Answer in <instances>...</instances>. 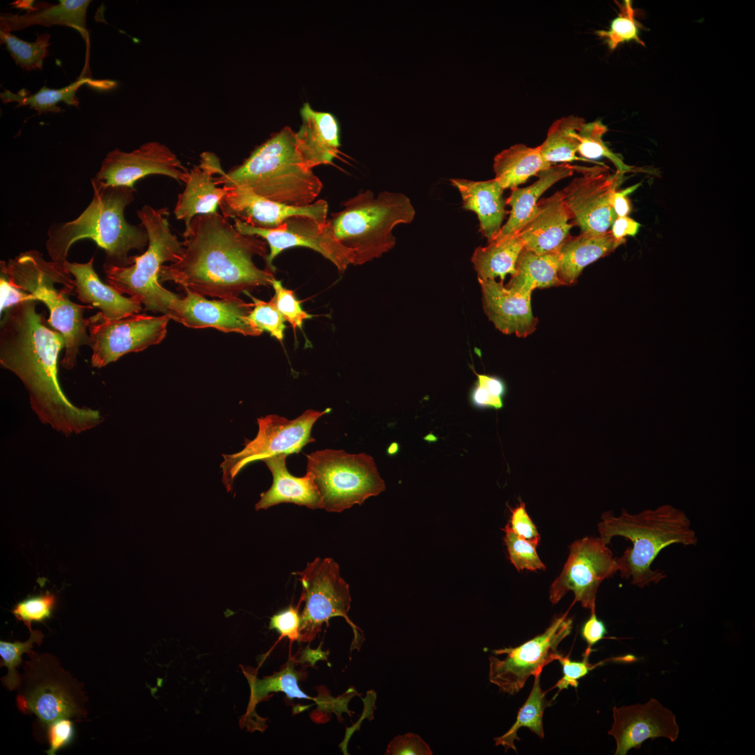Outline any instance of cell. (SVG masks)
Returning <instances> with one entry per match:
<instances>
[{
	"label": "cell",
	"mask_w": 755,
	"mask_h": 755,
	"mask_svg": "<svg viewBox=\"0 0 755 755\" xmlns=\"http://www.w3.org/2000/svg\"><path fill=\"white\" fill-rule=\"evenodd\" d=\"M217 185H236L291 206L315 202L323 185L303 162L295 132L285 127L256 148L243 162L215 177Z\"/></svg>",
	"instance_id": "277c9868"
},
{
	"label": "cell",
	"mask_w": 755,
	"mask_h": 755,
	"mask_svg": "<svg viewBox=\"0 0 755 755\" xmlns=\"http://www.w3.org/2000/svg\"><path fill=\"white\" fill-rule=\"evenodd\" d=\"M624 243L617 240L610 231L570 236L559 250L560 280L564 285H573L587 266L611 254Z\"/></svg>",
	"instance_id": "f546056e"
},
{
	"label": "cell",
	"mask_w": 755,
	"mask_h": 755,
	"mask_svg": "<svg viewBox=\"0 0 755 755\" xmlns=\"http://www.w3.org/2000/svg\"><path fill=\"white\" fill-rule=\"evenodd\" d=\"M1 274L11 285L47 306L49 324L65 339L61 365L65 369H72L76 364L79 348L89 345L87 333L89 319H85L84 312L93 307L80 305L69 299L68 294L75 292V280L65 264L47 261L40 252L31 250L20 253L7 262L1 261Z\"/></svg>",
	"instance_id": "8992f818"
},
{
	"label": "cell",
	"mask_w": 755,
	"mask_h": 755,
	"mask_svg": "<svg viewBox=\"0 0 755 755\" xmlns=\"http://www.w3.org/2000/svg\"><path fill=\"white\" fill-rule=\"evenodd\" d=\"M640 226V223L628 216L617 217L611 226L610 231L617 240L625 243V236H635Z\"/></svg>",
	"instance_id": "9f6ffc18"
},
{
	"label": "cell",
	"mask_w": 755,
	"mask_h": 755,
	"mask_svg": "<svg viewBox=\"0 0 755 755\" xmlns=\"http://www.w3.org/2000/svg\"><path fill=\"white\" fill-rule=\"evenodd\" d=\"M294 666V661L289 659L280 671L262 679L258 678L251 670L242 668L250 688L249 703L243 717L244 725L254 717L261 721L255 712V707L259 703L268 700L271 693L282 692L291 699H312L300 689L299 681L302 673L295 670Z\"/></svg>",
	"instance_id": "d590c367"
},
{
	"label": "cell",
	"mask_w": 755,
	"mask_h": 755,
	"mask_svg": "<svg viewBox=\"0 0 755 755\" xmlns=\"http://www.w3.org/2000/svg\"><path fill=\"white\" fill-rule=\"evenodd\" d=\"M640 184H636L624 189L614 191L611 195L610 203L617 217L627 216L631 211V203L628 195L633 192Z\"/></svg>",
	"instance_id": "6f0895ef"
},
{
	"label": "cell",
	"mask_w": 755,
	"mask_h": 755,
	"mask_svg": "<svg viewBox=\"0 0 755 755\" xmlns=\"http://www.w3.org/2000/svg\"><path fill=\"white\" fill-rule=\"evenodd\" d=\"M28 656L17 689L19 710L35 714L45 727L62 718H85L88 699L83 685L55 656L34 652Z\"/></svg>",
	"instance_id": "9c48e42d"
},
{
	"label": "cell",
	"mask_w": 755,
	"mask_h": 755,
	"mask_svg": "<svg viewBox=\"0 0 755 755\" xmlns=\"http://www.w3.org/2000/svg\"><path fill=\"white\" fill-rule=\"evenodd\" d=\"M180 259L161 268L160 283L171 281L183 289L219 299L271 286L274 273L258 268L254 256L266 258V242L239 232L223 215H199L184 231Z\"/></svg>",
	"instance_id": "7a4b0ae2"
},
{
	"label": "cell",
	"mask_w": 755,
	"mask_h": 755,
	"mask_svg": "<svg viewBox=\"0 0 755 755\" xmlns=\"http://www.w3.org/2000/svg\"><path fill=\"white\" fill-rule=\"evenodd\" d=\"M243 294L248 296L253 303L252 309L247 317L251 325L261 333L267 331L281 342L287 328L286 321L274 303L271 300L264 301L255 298L249 292Z\"/></svg>",
	"instance_id": "7bdbcfd3"
},
{
	"label": "cell",
	"mask_w": 755,
	"mask_h": 755,
	"mask_svg": "<svg viewBox=\"0 0 755 755\" xmlns=\"http://www.w3.org/2000/svg\"><path fill=\"white\" fill-rule=\"evenodd\" d=\"M47 728L48 755H55L58 750L68 745L74 735L73 724L69 718L57 719L48 725Z\"/></svg>",
	"instance_id": "f5cc1de1"
},
{
	"label": "cell",
	"mask_w": 755,
	"mask_h": 755,
	"mask_svg": "<svg viewBox=\"0 0 755 755\" xmlns=\"http://www.w3.org/2000/svg\"><path fill=\"white\" fill-rule=\"evenodd\" d=\"M541 673L534 676L535 680L531 691L524 704L519 709L515 724L505 734L494 738L496 746L501 745L505 752L510 749L517 752L515 741L520 740L517 731L522 727L528 728L540 738L545 737L543 714L546 707L552 705L553 700L550 701L546 700L545 696L547 691H543L541 689L540 680Z\"/></svg>",
	"instance_id": "74e56055"
},
{
	"label": "cell",
	"mask_w": 755,
	"mask_h": 755,
	"mask_svg": "<svg viewBox=\"0 0 755 755\" xmlns=\"http://www.w3.org/2000/svg\"><path fill=\"white\" fill-rule=\"evenodd\" d=\"M607 630L605 623L598 619L596 612L591 611L589 618L583 624L581 628L582 638L587 644L588 649H592L601 640L605 638Z\"/></svg>",
	"instance_id": "11a10c76"
},
{
	"label": "cell",
	"mask_w": 755,
	"mask_h": 755,
	"mask_svg": "<svg viewBox=\"0 0 755 755\" xmlns=\"http://www.w3.org/2000/svg\"><path fill=\"white\" fill-rule=\"evenodd\" d=\"M343 209L327 221L340 244L352 255V265H362L380 257L396 244L394 227L410 223L415 210L410 199L399 192H382L376 196L367 189L342 203Z\"/></svg>",
	"instance_id": "52a82bcc"
},
{
	"label": "cell",
	"mask_w": 755,
	"mask_h": 755,
	"mask_svg": "<svg viewBox=\"0 0 755 755\" xmlns=\"http://www.w3.org/2000/svg\"><path fill=\"white\" fill-rule=\"evenodd\" d=\"M50 34L38 35L34 42L23 41L10 32L0 31L1 44L6 50L15 64L25 71L42 70L45 58L48 55Z\"/></svg>",
	"instance_id": "f35d334b"
},
{
	"label": "cell",
	"mask_w": 755,
	"mask_h": 755,
	"mask_svg": "<svg viewBox=\"0 0 755 755\" xmlns=\"http://www.w3.org/2000/svg\"><path fill=\"white\" fill-rule=\"evenodd\" d=\"M477 381L470 393L471 405L480 410H500L504 406L505 382L500 378L476 372Z\"/></svg>",
	"instance_id": "f6af8a7d"
},
{
	"label": "cell",
	"mask_w": 755,
	"mask_h": 755,
	"mask_svg": "<svg viewBox=\"0 0 755 755\" xmlns=\"http://www.w3.org/2000/svg\"><path fill=\"white\" fill-rule=\"evenodd\" d=\"M510 509L511 517L510 522L508 524L512 530L519 536L538 546L540 541V535L526 510V504L520 501L519 505Z\"/></svg>",
	"instance_id": "816d5d0a"
},
{
	"label": "cell",
	"mask_w": 755,
	"mask_h": 755,
	"mask_svg": "<svg viewBox=\"0 0 755 755\" xmlns=\"http://www.w3.org/2000/svg\"><path fill=\"white\" fill-rule=\"evenodd\" d=\"M613 724L608 734L617 743L614 755H626L640 749L647 740L666 738L675 742L680 733L676 717L659 700L612 708Z\"/></svg>",
	"instance_id": "ffe728a7"
},
{
	"label": "cell",
	"mask_w": 755,
	"mask_h": 755,
	"mask_svg": "<svg viewBox=\"0 0 755 755\" xmlns=\"http://www.w3.org/2000/svg\"><path fill=\"white\" fill-rule=\"evenodd\" d=\"M573 619L568 612L560 614L551 621L541 634L515 647L492 650L495 655H505L503 659L490 656L489 679L501 692L514 695L525 685L531 675L541 673L542 668L563 654L558 651L559 644L572 631Z\"/></svg>",
	"instance_id": "4fadbf2b"
},
{
	"label": "cell",
	"mask_w": 755,
	"mask_h": 755,
	"mask_svg": "<svg viewBox=\"0 0 755 755\" xmlns=\"http://www.w3.org/2000/svg\"><path fill=\"white\" fill-rule=\"evenodd\" d=\"M585 124L582 117L569 115L553 122L545 140L539 145L542 157L547 162L568 164L576 160L588 161L577 156L578 134Z\"/></svg>",
	"instance_id": "8d00e7d4"
},
{
	"label": "cell",
	"mask_w": 755,
	"mask_h": 755,
	"mask_svg": "<svg viewBox=\"0 0 755 755\" xmlns=\"http://www.w3.org/2000/svg\"><path fill=\"white\" fill-rule=\"evenodd\" d=\"M562 194L556 192L538 201L532 214L517 233L524 248L538 254L557 252L570 236L573 226Z\"/></svg>",
	"instance_id": "603a6c76"
},
{
	"label": "cell",
	"mask_w": 755,
	"mask_h": 755,
	"mask_svg": "<svg viewBox=\"0 0 755 755\" xmlns=\"http://www.w3.org/2000/svg\"><path fill=\"white\" fill-rule=\"evenodd\" d=\"M271 286L275 293L271 301L294 331L302 329L304 322L313 316L303 310L294 291L285 287L280 280L274 278Z\"/></svg>",
	"instance_id": "7dc6e473"
},
{
	"label": "cell",
	"mask_w": 755,
	"mask_h": 755,
	"mask_svg": "<svg viewBox=\"0 0 755 755\" xmlns=\"http://www.w3.org/2000/svg\"><path fill=\"white\" fill-rule=\"evenodd\" d=\"M591 652H593L592 649L587 648L583 654V659L580 661H571L568 656H564L563 655L557 659L563 668V677L552 688L558 689V691L552 700L555 699L560 691L568 689L569 686L575 689L577 688L579 685L578 680L586 676L591 670L598 666L603 665L608 661L628 663L633 662L637 659L635 656L629 654L607 659L596 663H591L589 661V658Z\"/></svg>",
	"instance_id": "ee69618b"
},
{
	"label": "cell",
	"mask_w": 755,
	"mask_h": 755,
	"mask_svg": "<svg viewBox=\"0 0 755 755\" xmlns=\"http://www.w3.org/2000/svg\"><path fill=\"white\" fill-rule=\"evenodd\" d=\"M1 313L6 310L24 301H34L32 296L11 285L7 278L1 274Z\"/></svg>",
	"instance_id": "db71d44e"
},
{
	"label": "cell",
	"mask_w": 755,
	"mask_h": 755,
	"mask_svg": "<svg viewBox=\"0 0 755 755\" xmlns=\"http://www.w3.org/2000/svg\"><path fill=\"white\" fill-rule=\"evenodd\" d=\"M224 173L220 159L210 152L202 153L199 163L189 170L185 189L178 196L173 210L175 218L185 222V231L196 216L217 213L226 188L217 187L214 175Z\"/></svg>",
	"instance_id": "7402d4cb"
},
{
	"label": "cell",
	"mask_w": 755,
	"mask_h": 755,
	"mask_svg": "<svg viewBox=\"0 0 755 755\" xmlns=\"http://www.w3.org/2000/svg\"><path fill=\"white\" fill-rule=\"evenodd\" d=\"M29 631V638L25 642L0 641L1 666H6L8 670L7 675L1 677V682L9 691L17 689L20 684L21 675H19L17 668L22 661V654L25 653L28 655L31 654L34 652L32 651L34 645L37 644L40 646L43 642L44 635L41 631L31 630Z\"/></svg>",
	"instance_id": "60d3db41"
},
{
	"label": "cell",
	"mask_w": 755,
	"mask_h": 755,
	"mask_svg": "<svg viewBox=\"0 0 755 755\" xmlns=\"http://www.w3.org/2000/svg\"><path fill=\"white\" fill-rule=\"evenodd\" d=\"M327 411L310 409L294 419L277 415L258 418L256 437L246 442L240 452L222 454V481L226 491H231L234 479L248 464L277 454L298 453L305 445L314 442L312 428Z\"/></svg>",
	"instance_id": "7c38bea8"
},
{
	"label": "cell",
	"mask_w": 755,
	"mask_h": 755,
	"mask_svg": "<svg viewBox=\"0 0 755 755\" xmlns=\"http://www.w3.org/2000/svg\"><path fill=\"white\" fill-rule=\"evenodd\" d=\"M287 456L280 454L262 460L272 473L273 483L269 489L260 494L256 510L282 503L322 509L321 498L312 480L308 474L298 477L289 473L286 466Z\"/></svg>",
	"instance_id": "83f0119b"
},
{
	"label": "cell",
	"mask_w": 755,
	"mask_h": 755,
	"mask_svg": "<svg viewBox=\"0 0 755 755\" xmlns=\"http://www.w3.org/2000/svg\"><path fill=\"white\" fill-rule=\"evenodd\" d=\"M560 575L549 588V600L556 604L569 591L575 594L573 604L595 610L596 596L601 582L618 571L616 558L600 538L584 537L575 540Z\"/></svg>",
	"instance_id": "2e32d148"
},
{
	"label": "cell",
	"mask_w": 755,
	"mask_h": 755,
	"mask_svg": "<svg viewBox=\"0 0 755 755\" xmlns=\"http://www.w3.org/2000/svg\"><path fill=\"white\" fill-rule=\"evenodd\" d=\"M524 244L517 233L497 236L484 247H477L471 258L478 279L501 278L503 282L508 274L512 275L517 258Z\"/></svg>",
	"instance_id": "e575fe53"
},
{
	"label": "cell",
	"mask_w": 755,
	"mask_h": 755,
	"mask_svg": "<svg viewBox=\"0 0 755 755\" xmlns=\"http://www.w3.org/2000/svg\"><path fill=\"white\" fill-rule=\"evenodd\" d=\"M302 586L299 602L305 605L301 613L299 642H310L322 630L323 624L334 617H343L352 627L355 637L358 628L350 620L351 596L348 584L340 574L338 564L331 558L317 557L302 571L294 573Z\"/></svg>",
	"instance_id": "8fae6325"
},
{
	"label": "cell",
	"mask_w": 755,
	"mask_h": 755,
	"mask_svg": "<svg viewBox=\"0 0 755 755\" xmlns=\"http://www.w3.org/2000/svg\"><path fill=\"white\" fill-rule=\"evenodd\" d=\"M170 318L134 314L117 320H106L100 312L89 318L92 366L101 368L123 355L159 344L165 338Z\"/></svg>",
	"instance_id": "9a60e30c"
},
{
	"label": "cell",
	"mask_w": 755,
	"mask_h": 755,
	"mask_svg": "<svg viewBox=\"0 0 755 755\" xmlns=\"http://www.w3.org/2000/svg\"><path fill=\"white\" fill-rule=\"evenodd\" d=\"M94 257L86 263L66 261L65 266L75 280L78 299L100 310L106 320H117L138 313L141 303L134 297L124 296L112 286L101 282L93 266Z\"/></svg>",
	"instance_id": "4316f807"
},
{
	"label": "cell",
	"mask_w": 755,
	"mask_h": 755,
	"mask_svg": "<svg viewBox=\"0 0 755 755\" xmlns=\"http://www.w3.org/2000/svg\"><path fill=\"white\" fill-rule=\"evenodd\" d=\"M36 306V301H27L4 311L0 364L22 381L31 408L43 424L67 436L90 430L103 418L96 410L74 405L64 394L57 377V359L65 348V339L37 312Z\"/></svg>",
	"instance_id": "6da1fadb"
},
{
	"label": "cell",
	"mask_w": 755,
	"mask_h": 755,
	"mask_svg": "<svg viewBox=\"0 0 755 755\" xmlns=\"http://www.w3.org/2000/svg\"><path fill=\"white\" fill-rule=\"evenodd\" d=\"M429 745L418 735L408 733L395 737L388 745L385 754L431 755Z\"/></svg>",
	"instance_id": "f907efd6"
},
{
	"label": "cell",
	"mask_w": 755,
	"mask_h": 755,
	"mask_svg": "<svg viewBox=\"0 0 755 755\" xmlns=\"http://www.w3.org/2000/svg\"><path fill=\"white\" fill-rule=\"evenodd\" d=\"M552 165L542 157L539 146L531 148L519 143L494 157V179L503 189H512Z\"/></svg>",
	"instance_id": "836d02e7"
},
{
	"label": "cell",
	"mask_w": 755,
	"mask_h": 755,
	"mask_svg": "<svg viewBox=\"0 0 755 755\" xmlns=\"http://www.w3.org/2000/svg\"><path fill=\"white\" fill-rule=\"evenodd\" d=\"M56 604V596L47 591L17 603L12 613L31 631L33 622H43L52 616Z\"/></svg>",
	"instance_id": "c3c4849f"
},
{
	"label": "cell",
	"mask_w": 755,
	"mask_h": 755,
	"mask_svg": "<svg viewBox=\"0 0 755 755\" xmlns=\"http://www.w3.org/2000/svg\"><path fill=\"white\" fill-rule=\"evenodd\" d=\"M299 603L296 607L292 605L277 612L270 618L268 628L276 631L280 637H286L292 641H299L300 638L301 614Z\"/></svg>",
	"instance_id": "681fc988"
},
{
	"label": "cell",
	"mask_w": 755,
	"mask_h": 755,
	"mask_svg": "<svg viewBox=\"0 0 755 755\" xmlns=\"http://www.w3.org/2000/svg\"><path fill=\"white\" fill-rule=\"evenodd\" d=\"M598 530L599 538L607 545L614 536H621L632 542V547L627 548L616 560L621 577L631 578V583L640 588L657 584L666 578L663 571L652 569L653 562L663 549L673 544L691 546L698 542L689 518L670 505L647 510L636 515L623 510L618 517L612 512H605L601 516Z\"/></svg>",
	"instance_id": "5b68a950"
},
{
	"label": "cell",
	"mask_w": 755,
	"mask_h": 755,
	"mask_svg": "<svg viewBox=\"0 0 755 755\" xmlns=\"http://www.w3.org/2000/svg\"><path fill=\"white\" fill-rule=\"evenodd\" d=\"M34 1H16L13 7L24 10L23 14L1 13L0 31L22 30L33 25L67 26L76 29L88 41L86 27L88 0H60L57 4Z\"/></svg>",
	"instance_id": "d4e9b609"
},
{
	"label": "cell",
	"mask_w": 755,
	"mask_h": 755,
	"mask_svg": "<svg viewBox=\"0 0 755 755\" xmlns=\"http://www.w3.org/2000/svg\"><path fill=\"white\" fill-rule=\"evenodd\" d=\"M85 84L100 89H109L116 86V82L110 80H93L88 77L79 78L73 83L60 88L50 89L45 86L34 94L22 89L17 93L4 89L0 94L1 101L6 103H17L16 108L28 106L37 111L38 115L44 113H59L62 108L58 106L60 102L78 107L79 100L76 96L78 89Z\"/></svg>",
	"instance_id": "d6a6232c"
},
{
	"label": "cell",
	"mask_w": 755,
	"mask_h": 755,
	"mask_svg": "<svg viewBox=\"0 0 755 755\" xmlns=\"http://www.w3.org/2000/svg\"><path fill=\"white\" fill-rule=\"evenodd\" d=\"M235 228L244 235L257 236L264 240L269 252L264 259L265 269L275 271L273 261L282 251L294 247L310 248L330 261L339 273H344L352 264L350 252L335 236L327 220L319 221L306 216L287 219L275 229H259L238 219H233Z\"/></svg>",
	"instance_id": "5bb4252c"
},
{
	"label": "cell",
	"mask_w": 755,
	"mask_h": 755,
	"mask_svg": "<svg viewBox=\"0 0 755 755\" xmlns=\"http://www.w3.org/2000/svg\"><path fill=\"white\" fill-rule=\"evenodd\" d=\"M580 176L561 191L572 220L582 233H603L617 217L611 203L612 192L621 182L624 174L612 173L608 166H574Z\"/></svg>",
	"instance_id": "e0dca14e"
},
{
	"label": "cell",
	"mask_w": 755,
	"mask_h": 755,
	"mask_svg": "<svg viewBox=\"0 0 755 755\" xmlns=\"http://www.w3.org/2000/svg\"><path fill=\"white\" fill-rule=\"evenodd\" d=\"M308 474L315 483L322 509L340 512L361 505L385 490L372 456L325 449L307 455Z\"/></svg>",
	"instance_id": "30bf717a"
},
{
	"label": "cell",
	"mask_w": 755,
	"mask_h": 755,
	"mask_svg": "<svg viewBox=\"0 0 755 755\" xmlns=\"http://www.w3.org/2000/svg\"><path fill=\"white\" fill-rule=\"evenodd\" d=\"M559 252L538 254L523 248L516 261L515 273L505 286L531 296L536 288L564 285L559 277Z\"/></svg>",
	"instance_id": "1f68e13d"
},
{
	"label": "cell",
	"mask_w": 755,
	"mask_h": 755,
	"mask_svg": "<svg viewBox=\"0 0 755 755\" xmlns=\"http://www.w3.org/2000/svg\"><path fill=\"white\" fill-rule=\"evenodd\" d=\"M189 170L165 145L151 141L131 152L117 148L103 159L93 179L105 186L134 188V184L150 175H162L185 183Z\"/></svg>",
	"instance_id": "ac0fdd59"
},
{
	"label": "cell",
	"mask_w": 755,
	"mask_h": 755,
	"mask_svg": "<svg viewBox=\"0 0 755 755\" xmlns=\"http://www.w3.org/2000/svg\"><path fill=\"white\" fill-rule=\"evenodd\" d=\"M184 290L185 296H178L171 303L166 314L170 319L192 329L211 327L250 336L261 334L247 319L252 303L239 297L209 300L189 289Z\"/></svg>",
	"instance_id": "d6986e66"
},
{
	"label": "cell",
	"mask_w": 755,
	"mask_h": 755,
	"mask_svg": "<svg viewBox=\"0 0 755 755\" xmlns=\"http://www.w3.org/2000/svg\"><path fill=\"white\" fill-rule=\"evenodd\" d=\"M224 186L226 192L219 207L227 219H238L254 227L267 229H275L294 216H306L319 221L327 220L329 205L323 199L306 206H291L261 196L241 186Z\"/></svg>",
	"instance_id": "44dd1931"
},
{
	"label": "cell",
	"mask_w": 755,
	"mask_h": 755,
	"mask_svg": "<svg viewBox=\"0 0 755 755\" xmlns=\"http://www.w3.org/2000/svg\"><path fill=\"white\" fill-rule=\"evenodd\" d=\"M301 125L295 132L297 150L310 168L331 164L340 146V127L335 116L313 110L308 103L300 110Z\"/></svg>",
	"instance_id": "484cf974"
},
{
	"label": "cell",
	"mask_w": 755,
	"mask_h": 755,
	"mask_svg": "<svg viewBox=\"0 0 755 755\" xmlns=\"http://www.w3.org/2000/svg\"><path fill=\"white\" fill-rule=\"evenodd\" d=\"M93 197L76 219L54 224L48 231L46 250L51 261L64 265L71 247L77 241L90 239L106 252L104 264L127 266L129 253L143 250L148 235L140 224L133 225L124 218L125 208L134 199L136 189L102 185L91 180Z\"/></svg>",
	"instance_id": "3957f363"
},
{
	"label": "cell",
	"mask_w": 755,
	"mask_h": 755,
	"mask_svg": "<svg viewBox=\"0 0 755 755\" xmlns=\"http://www.w3.org/2000/svg\"><path fill=\"white\" fill-rule=\"evenodd\" d=\"M607 131V127L601 121L585 122L578 134L577 153L586 160L606 157L616 166L617 172L624 174L625 172L630 171L631 167L626 165L621 158L612 152L603 141V136Z\"/></svg>",
	"instance_id": "ab89813d"
},
{
	"label": "cell",
	"mask_w": 755,
	"mask_h": 755,
	"mask_svg": "<svg viewBox=\"0 0 755 755\" xmlns=\"http://www.w3.org/2000/svg\"><path fill=\"white\" fill-rule=\"evenodd\" d=\"M136 214L148 235V248L140 256L130 257L129 266L103 264L106 281L122 294L138 299L145 310L166 315L172 301L180 296L161 286L159 272L165 262L180 259L183 243L171 230L167 208L145 205Z\"/></svg>",
	"instance_id": "ba28073f"
},
{
	"label": "cell",
	"mask_w": 755,
	"mask_h": 755,
	"mask_svg": "<svg viewBox=\"0 0 755 755\" xmlns=\"http://www.w3.org/2000/svg\"><path fill=\"white\" fill-rule=\"evenodd\" d=\"M462 198L463 208L474 212L480 222V230L488 243L499 234L506 215L503 189L494 178L484 181L452 178Z\"/></svg>",
	"instance_id": "f1b7e54d"
},
{
	"label": "cell",
	"mask_w": 755,
	"mask_h": 755,
	"mask_svg": "<svg viewBox=\"0 0 755 755\" xmlns=\"http://www.w3.org/2000/svg\"><path fill=\"white\" fill-rule=\"evenodd\" d=\"M619 6L618 15L611 22L609 29L598 31L596 34L605 41L611 50H615L623 43L631 41L644 46L645 43L638 35V23L631 1L625 0Z\"/></svg>",
	"instance_id": "b9f144b4"
},
{
	"label": "cell",
	"mask_w": 755,
	"mask_h": 755,
	"mask_svg": "<svg viewBox=\"0 0 755 755\" xmlns=\"http://www.w3.org/2000/svg\"><path fill=\"white\" fill-rule=\"evenodd\" d=\"M574 171V166L568 164L552 165L540 172L538 179L532 185L512 189L505 201L506 204L511 206L510 214L498 235L517 233L532 214L541 195L558 181L571 176Z\"/></svg>",
	"instance_id": "4dcf8cb0"
},
{
	"label": "cell",
	"mask_w": 755,
	"mask_h": 755,
	"mask_svg": "<svg viewBox=\"0 0 755 755\" xmlns=\"http://www.w3.org/2000/svg\"><path fill=\"white\" fill-rule=\"evenodd\" d=\"M505 532L504 542L507 547L510 562L518 571L526 569L530 571L545 570V565L536 552V547L519 536L507 524L503 529Z\"/></svg>",
	"instance_id": "bcb514c9"
},
{
	"label": "cell",
	"mask_w": 755,
	"mask_h": 755,
	"mask_svg": "<svg viewBox=\"0 0 755 755\" xmlns=\"http://www.w3.org/2000/svg\"><path fill=\"white\" fill-rule=\"evenodd\" d=\"M483 308L495 327L505 334L526 338L536 329L538 319L531 307V296L510 290L495 279H478Z\"/></svg>",
	"instance_id": "cb8c5ba5"
}]
</instances>
